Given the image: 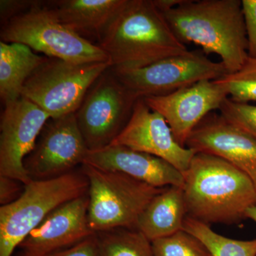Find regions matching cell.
Segmentation results:
<instances>
[{
    "mask_svg": "<svg viewBox=\"0 0 256 256\" xmlns=\"http://www.w3.org/2000/svg\"><path fill=\"white\" fill-rule=\"evenodd\" d=\"M98 45L112 68L120 70L143 68L188 52L154 0H126Z\"/></svg>",
    "mask_w": 256,
    "mask_h": 256,
    "instance_id": "6da1fadb",
    "label": "cell"
},
{
    "mask_svg": "<svg viewBox=\"0 0 256 256\" xmlns=\"http://www.w3.org/2000/svg\"><path fill=\"white\" fill-rule=\"evenodd\" d=\"M184 178L188 216L206 224L239 223L256 205V188L248 175L228 162L196 153Z\"/></svg>",
    "mask_w": 256,
    "mask_h": 256,
    "instance_id": "7a4b0ae2",
    "label": "cell"
},
{
    "mask_svg": "<svg viewBox=\"0 0 256 256\" xmlns=\"http://www.w3.org/2000/svg\"><path fill=\"white\" fill-rule=\"evenodd\" d=\"M162 13L180 41L198 45L206 55H218L228 74L249 58L240 0H183Z\"/></svg>",
    "mask_w": 256,
    "mask_h": 256,
    "instance_id": "3957f363",
    "label": "cell"
},
{
    "mask_svg": "<svg viewBox=\"0 0 256 256\" xmlns=\"http://www.w3.org/2000/svg\"><path fill=\"white\" fill-rule=\"evenodd\" d=\"M88 190L82 170L50 180H32L18 200L0 207V256H12L53 210L87 194Z\"/></svg>",
    "mask_w": 256,
    "mask_h": 256,
    "instance_id": "277c9868",
    "label": "cell"
},
{
    "mask_svg": "<svg viewBox=\"0 0 256 256\" xmlns=\"http://www.w3.org/2000/svg\"><path fill=\"white\" fill-rule=\"evenodd\" d=\"M88 182L89 225L94 233L116 228H137L151 200L164 188H156L122 173L80 166Z\"/></svg>",
    "mask_w": 256,
    "mask_h": 256,
    "instance_id": "5b68a950",
    "label": "cell"
},
{
    "mask_svg": "<svg viewBox=\"0 0 256 256\" xmlns=\"http://www.w3.org/2000/svg\"><path fill=\"white\" fill-rule=\"evenodd\" d=\"M0 36L2 42L23 44L48 58L76 64L110 62L97 44L60 23L44 2L1 26Z\"/></svg>",
    "mask_w": 256,
    "mask_h": 256,
    "instance_id": "8992f818",
    "label": "cell"
},
{
    "mask_svg": "<svg viewBox=\"0 0 256 256\" xmlns=\"http://www.w3.org/2000/svg\"><path fill=\"white\" fill-rule=\"evenodd\" d=\"M110 67V62L76 64L48 58L25 82L21 97L52 119L74 114L92 84Z\"/></svg>",
    "mask_w": 256,
    "mask_h": 256,
    "instance_id": "52a82bcc",
    "label": "cell"
},
{
    "mask_svg": "<svg viewBox=\"0 0 256 256\" xmlns=\"http://www.w3.org/2000/svg\"><path fill=\"white\" fill-rule=\"evenodd\" d=\"M138 99L116 76L112 67L99 77L75 112L88 150L110 146L130 118Z\"/></svg>",
    "mask_w": 256,
    "mask_h": 256,
    "instance_id": "ba28073f",
    "label": "cell"
},
{
    "mask_svg": "<svg viewBox=\"0 0 256 256\" xmlns=\"http://www.w3.org/2000/svg\"><path fill=\"white\" fill-rule=\"evenodd\" d=\"M112 69L138 99L166 95L197 82L217 80L228 74L222 62H213L200 50H188L143 68Z\"/></svg>",
    "mask_w": 256,
    "mask_h": 256,
    "instance_id": "9c48e42d",
    "label": "cell"
},
{
    "mask_svg": "<svg viewBox=\"0 0 256 256\" xmlns=\"http://www.w3.org/2000/svg\"><path fill=\"white\" fill-rule=\"evenodd\" d=\"M88 151L74 112L47 122L24 166L32 180H50L82 166Z\"/></svg>",
    "mask_w": 256,
    "mask_h": 256,
    "instance_id": "30bf717a",
    "label": "cell"
},
{
    "mask_svg": "<svg viewBox=\"0 0 256 256\" xmlns=\"http://www.w3.org/2000/svg\"><path fill=\"white\" fill-rule=\"evenodd\" d=\"M50 119V114L25 98L4 106L0 122V175L24 185L31 182L24 162Z\"/></svg>",
    "mask_w": 256,
    "mask_h": 256,
    "instance_id": "8fae6325",
    "label": "cell"
},
{
    "mask_svg": "<svg viewBox=\"0 0 256 256\" xmlns=\"http://www.w3.org/2000/svg\"><path fill=\"white\" fill-rule=\"evenodd\" d=\"M228 98L226 90L216 80H205L166 95L142 99L166 120L176 142L186 146L194 128L207 114L220 110Z\"/></svg>",
    "mask_w": 256,
    "mask_h": 256,
    "instance_id": "7c38bea8",
    "label": "cell"
},
{
    "mask_svg": "<svg viewBox=\"0 0 256 256\" xmlns=\"http://www.w3.org/2000/svg\"><path fill=\"white\" fill-rule=\"evenodd\" d=\"M110 144L158 156L182 173L188 170L196 154L176 142L166 120L142 98L136 101L127 124Z\"/></svg>",
    "mask_w": 256,
    "mask_h": 256,
    "instance_id": "4fadbf2b",
    "label": "cell"
},
{
    "mask_svg": "<svg viewBox=\"0 0 256 256\" xmlns=\"http://www.w3.org/2000/svg\"><path fill=\"white\" fill-rule=\"evenodd\" d=\"M186 148L218 156L250 178L256 188V139L214 112L194 128Z\"/></svg>",
    "mask_w": 256,
    "mask_h": 256,
    "instance_id": "5bb4252c",
    "label": "cell"
},
{
    "mask_svg": "<svg viewBox=\"0 0 256 256\" xmlns=\"http://www.w3.org/2000/svg\"><path fill=\"white\" fill-rule=\"evenodd\" d=\"M88 210V194L56 208L20 244L22 256H46L94 235Z\"/></svg>",
    "mask_w": 256,
    "mask_h": 256,
    "instance_id": "9a60e30c",
    "label": "cell"
},
{
    "mask_svg": "<svg viewBox=\"0 0 256 256\" xmlns=\"http://www.w3.org/2000/svg\"><path fill=\"white\" fill-rule=\"evenodd\" d=\"M84 163L122 173L156 188H183L184 183L183 173L166 160L124 146L110 144L89 150Z\"/></svg>",
    "mask_w": 256,
    "mask_h": 256,
    "instance_id": "2e32d148",
    "label": "cell"
},
{
    "mask_svg": "<svg viewBox=\"0 0 256 256\" xmlns=\"http://www.w3.org/2000/svg\"><path fill=\"white\" fill-rule=\"evenodd\" d=\"M126 0H57L44 2L47 9L64 26L84 37L100 40Z\"/></svg>",
    "mask_w": 256,
    "mask_h": 256,
    "instance_id": "e0dca14e",
    "label": "cell"
},
{
    "mask_svg": "<svg viewBox=\"0 0 256 256\" xmlns=\"http://www.w3.org/2000/svg\"><path fill=\"white\" fill-rule=\"evenodd\" d=\"M188 216L182 188L168 186L143 210L137 229L150 242L182 230Z\"/></svg>",
    "mask_w": 256,
    "mask_h": 256,
    "instance_id": "ac0fdd59",
    "label": "cell"
},
{
    "mask_svg": "<svg viewBox=\"0 0 256 256\" xmlns=\"http://www.w3.org/2000/svg\"><path fill=\"white\" fill-rule=\"evenodd\" d=\"M48 60L23 44L0 42V96L4 106L21 98L25 82Z\"/></svg>",
    "mask_w": 256,
    "mask_h": 256,
    "instance_id": "d6986e66",
    "label": "cell"
},
{
    "mask_svg": "<svg viewBox=\"0 0 256 256\" xmlns=\"http://www.w3.org/2000/svg\"><path fill=\"white\" fill-rule=\"evenodd\" d=\"M98 256H154L152 242L137 228L96 233Z\"/></svg>",
    "mask_w": 256,
    "mask_h": 256,
    "instance_id": "ffe728a7",
    "label": "cell"
},
{
    "mask_svg": "<svg viewBox=\"0 0 256 256\" xmlns=\"http://www.w3.org/2000/svg\"><path fill=\"white\" fill-rule=\"evenodd\" d=\"M183 229L194 236L212 256H256V238L236 240L216 233L208 224L186 216Z\"/></svg>",
    "mask_w": 256,
    "mask_h": 256,
    "instance_id": "44dd1931",
    "label": "cell"
},
{
    "mask_svg": "<svg viewBox=\"0 0 256 256\" xmlns=\"http://www.w3.org/2000/svg\"><path fill=\"white\" fill-rule=\"evenodd\" d=\"M152 247L154 256H212L200 239L184 229L153 240Z\"/></svg>",
    "mask_w": 256,
    "mask_h": 256,
    "instance_id": "7402d4cb",
    "label": "cell"
},
{
    "mask_svg": "<svg viewBox=\"0 0 256 256\" xmlns=\"http://www.w3.org/2000/svg\"><path fill=\"white\" fill-rule=\"evenodd\" d=\"M216 80L223 86L232 100L240 102L256 101V58H248L238 72Z\"/></svg>",
    "mask_w": 256,
    "mask_h": 256,
    "instance_id": "603a6c76",
    "label": "cell"
},
{
    "mask_svg": "<svg viewBox=\"0 0 256 256\" xmlns=\"http://www.w3.org/2000/svg\"><path fill=\"white\" fill-rule=\"evenodd\" d=\"M220 111L227 120L256 139V106L236 102L228 98Z\"/></svg>",
    "mask_w": 256,
    "mask_h": 256,
    "instance_id": "cb8c5ba5",
    "label": "cell"
},
{
    "mask_svg": "<svg viewBox=\"0 0 256 256\" xmlns=\"http://www.w3.org/2000/svg\"><path fill=\"white\" fill-rule=\"evenodd\" d=\"M249 58H256V0H242Z\"/></svg>",
    "mask_w": 256,
    "mask_h": 256,
    "instance_id": "d4e9b609",
    "label": "cell"
},
{
    "mask_svg": "<svg viewBox=\"0 0 256 256\" xmlns=\"http://www.w3.org/2000/svg\"><path fill=\"white\" fill-rule=\"evenodd\" d=\"M46 256H98L96 233L72 246L57 250Z\"/></svg>",
    "mask_w": 256,
    "mask_h": 256,
    "instance_id": "484cf974",
    "label": "cell"
},
{
    "mask_svg": "<svg viewBox=\"0 0 256 256\" xmlns=\"http://www.w3.org/2000/svg\"><path fill=\"white\" fill-rule=\"evenodd\" d=\"M37 1L26 0H1L0 1V18L1 26L8 23L12 18L31 10Z\"/></svg>",
    "mask_w": 256,
    "mask_h": 256,
    "instance_id": "4316f807",
    "label": "cell"
},
{
    "mask_svg": "<svg viewBox=\"0 0 256 256\" xmlns=\"http://www.w3.org/2000/svg\"><path fill=\"white\" fill-rule=\"evenodd\" d=\"M25 185L15 178L0 175V204H10L22 194Z\"/></svg>",
    "mask_w": 256,
    "mask_h": 256,
    "instance_id": "83f0119b",
    "label": "cell"
},
{
    "mask_svg": "<svg viewBox=\"0 0 256 256\" xmlns=\"http://www.w3.org/2000/svg\"><path fill=\"white\" fill-rule=\"evenodd\" d=\"M246 218H250L256 223V205L249 208L246 213Z\"/></svg>",
    "mask_w": 256,
    "mask_h": 256,
    "instance_id": "f1b7e54d",
    "label": "cell"
}]
</instances>
